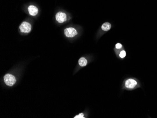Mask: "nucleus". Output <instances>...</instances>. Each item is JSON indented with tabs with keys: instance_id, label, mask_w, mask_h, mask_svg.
<instances>
[{
	"instance_id": "obj_8",
	"label": "nucleus",
	"mask_w": 157,
	"mask_h": 118,
	"mask_svg": "<svg viewBox=\"0 0 157 118\" xmlns=\"http://www.w3.org/2000/svg\"><path fill=\"white\" fill-rule=\"evenodd\" d=\"M78 65L81 67H84L87 65L88 64V61L87 59L84 57H81L78 60Z\"/></svg>"
},
{
	"instance_id": "obj_5",
	"label": "nucleus",
	"mask_w": 157,
	"mask_h": 118,
	"mask_svg": "<svg viewBox=\"0 0 157 118\" xmlns=\"http://www.w3.org/2000/svg\"><path fill=\"white\" fill-rule=\"evenodd\" d=\"M56 19L58 22L63 23L67 20L66 14L62 12H58L56 15Z\"/></svg>"
},
{
	"instance_id": "obj_4",
	"label": "nucleus",
	"mask_w": 157,
	"mask_h": 118,
	"mask_svg": "<svg viewBox=\"0 0 157 118\" xmlns=\"http://www.w3.org/2000/svg\"><path fill=\"white\" fill-rule=\"evenodd\" d=\"M20 30L24 33H29L31 30V25L29 23L24 22L19 26Z\"/></svg>"
},
{
	"instance_id": "obj_10",
	"label": "nucleus",
	"mask_w": 157,
	"mask_h": 118,
	"mask_svg": "<svg viewBox=\"0 0 157 118\" xmlns=\"http://www.w3.org/2000/svg\"><path fill=\"white\" fill-rule=\"evenodd\" d=\"M122 48V45L120 43H117L115 45V48L116 49H120Z\"/></svg>"
},
{
	"instance_id": "obj_9",
	"label": "nucleus",
	"mask_w": 157,
	"mask_h": 118,
	"mask_svg": "<svg viewBox=\"0 0 157 118\" xmlns=\"http://www.w3.org/2000/svg\"><path fill=\"white\" fill-rule=\"evenodd\" d=\"M126 56V51L123 50V51L120 52L119 54V57L121 58H125Z\"/></svg>"
},
{
	"instance_id": "obj_2",
	"label": "nucleus",
	"mask_w": 157,
	"mask_h": 118,
	"mask_svg": "<svg viewBox=\"0 0 157 118\" xmlns=\"http://www.w3.org/2000/svg\"><path fill=\"white\" fill-rule=\"evenodd\" d=\"M4 81L7 86L11 87L16 83V80L13 75L10 74H7L4 77Z\"/></svg>"
},
{
	"instance_id": "obj_7",
	"label": "nucleus",
	"mask_w": 157,
	"mask_h": 118,
	"mask_svg": "<svg viewBox=\"0 0 157 118\" xmlns=\"http://www.w3.org/2000/svg\"><path fill=\"white\" fill-rule=\"evenodd\" d=\"M112 27V25L110 23L106 22L104 23L101 26V28L104 31H109Z\"/></svg>"
},
{
	"instance_id": "obj_6",
	"label": "nucleus",
	"mask_w": 157,
	"mask_h": 118,
	"mask_svg": "<svg viewBox=\"0 0 157 118\" xmlns=\"http://www.w3.org/2000/svg\"><path fill=\"white\" fill-rule=\"evenodd\" d=\"M28 10L30 15H31V16H35L38 13V8L36 7L35 6H33V5H30V6H29L28 8Z\"/></svg>"
},
{
	"instance_id": "obj_3",
	"label": "nucleus",
	"mask_w": 157,
	"mask_h": 118,
	"mask_svg": "<svg viewBox=\"0 0 157 118\" xmlns=\"http://www.w3.org/2000/svg\"><path fill=\"white\" fill-rule=\"evenodd\" d=\"M65 35L66 37L69 38H72L77 35L78 33L75 28L73 27H69L65 30Z\"/></svg>"
},
{
	"instance_id": "obj_11",
	"label": "nucleus",
	"mask_w": 157,
	"mask_h": 118,
	"mask_svg": "<svg viewBox=\"0 0 157 118\" xmlns=\"http://www.w3.org/2000/svg\"><path fill=\"white\" fill-rule=\"evenodd\" d=\"M84 116L83 113H81L75 116L74 117V118H84Z\"/></svg>"
},
{
	"instance_id": "obj_1",
	"label": "nucleus",
	"mask_w": 157,
	"mask_h": 118,
	"mask_svg": "<svg viewBox=\"0 0 157 118\" xmlns=\"http://www.w3.org/2000/svg\"><path fill=\"white\" fill-rule=\"evenodd\" d=\"M138 82L134 79H128L126 80L124 83V86L127 90H132L138 86Z\"/></svg>"
}]
</instances>
